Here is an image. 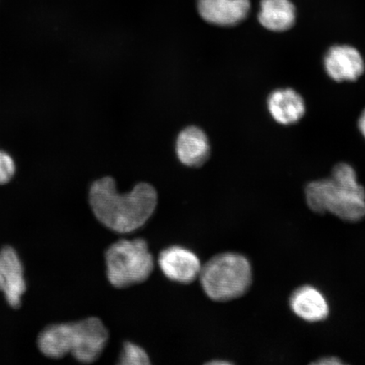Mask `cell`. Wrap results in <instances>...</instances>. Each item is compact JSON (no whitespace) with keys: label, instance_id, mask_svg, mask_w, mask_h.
<instances>
[{"label":"cell","instance_id":"obj_9","mask_svg":"<svg viewBox=\"0 0 365 365\" xmlns=\"http://www.w3.org/2000/svg\"><path fill=\"white\" fill-rule=\"evenodd\" d=\"M209 137L202 128L189 125L182 129L175 140L178 160L187 168L202 167L211 157Z\"/></svg>","mask_w":365,"mask_h":365},{"label":"cell","instance_id":"obj_13","mask_svg":"<svg viewBox=\"0 0 365 365\" xmlns=\"http://www.w3.org/2000/svg\"><path fill=\"white\" fill-rule=\"evenodd\" d=\"M258 20L269 31H286L296 21L295 7L290 0H262Z\"/></svg>","mask_w":365,"mask_h":365},{"label":"cell","instance_id":"obj_12","mask_svg":"<svg viewBox=\"0 0 365 365\" xmlns=\"http://www.w3.org/2000/svg\"><path fill=\"white\" fill-rule=\"evenodd\" d=\"M289 304L296 316L305 322H322L329 316V305L325 296L312 286L305 285L294 290Z\"/></svg>","mask_w":365,"mask_h":365},{"label":"cell","instance_id":"obj_8","mask_svg":"<svg viewBox=\"0 0 365 365\" xmlns=\"http://www.w3.org/2000/svg\"><path fill=\"white\" fill-rule=\"evenodd\" d=\"M323 62L327 76L336 82L357 81L365 71L361 53L349 45L332 46Z\"/></svg>","mask_w":365,"mask_h":365},{"label":"cell","instance_id":"obj_4","mask_svg":"<svg viewBox=\"0 0 365 365\" xmlns=\"http://www.w3.org/2000/svg\"><path fill=\"white\" fill-rule=\"evenodd\" d=\"M252 268L243 255L225 252L214 255L200 270L205 294L216 302H227L245 295L252 284Z\"/></svg>","mask_w":365,"mask_h":365},{"label":"cell","instance_id":"obj_16","mask_svg":"<svg viewBox=\"0 0 365 365\" xmlns=\"http://www.w3.org/2000/svg\"><path fill=\"white\" fill-rule=\"evenodd\" d=\"M312 364H319V365H341L344 364V361L339 358L333 357V356H327V357H323L317 360L312 363Z\"/></svg>","mask_w":365,"mask_h":365},{"label":"cell","instance_id":"obj_7","mask_svg":"<svg viewBox=\"0 0 365 365\" xmlns=\"http://www.w3.org/2000/svg\"><path fill=\"white\" fill-rule=\"evenodd\" d=\"M158 262L164 276L180 284H192L199 278L202 267L197 255L180 245L163 250Z\"/></svg>","mask_w":365,"mask_h":365},{"label":"cell","instance_id":"obj_14","mask_svg":"<svg viewBox=\"0 0 365 365\" xmlns=\"http://www.w3.org/2000/svg\"><path fill=\"white\" fill-rule=\"evenodd\" d=\"M149 355L140 346L127 341L123 344V350L118 364L120 365H145L150 364Z\"/></svg>","mask_w":365,"mask_h":365},{"label":"cell","instance_id":"obj_11","mask_svg":"<svg viewBox=\"0 0 365 365\" xmlns=\"http://www.w3.org/2000/svg\"><path fill=\"white\" fill-rule=\"evenodd\" d=\"M267 108L273 120L282 125L296 124L307 111L302 96L292 88L273 91L267 98Z\"/></svg>","mask_w":365,"mask_h":365},{"label":"cell","instance_id":"obj_10","mask_svg":"<svg viewBox=\"0 0 365 365\" xmlns=\"http://www.w3.org/2000/svg\"><path fill=\"white\" fill-rule=\"evenodd\" d=\"M196 10L202 19L213 26L232 27L248 16L250 0H196Z\"/></svg>","mask_w":365,"mask_h":365},{"label":"cell","instance_id":"obj_6","mask_svg":"<svg viewBox=\"0 0 365 365\" xmlns=\"http://www.w3.org/2000/svg\"><path fill=\"white\" fill-rule=\"evenodd\" d=\"M27 289L24 267L17 251L11 246L0 250V292L12 309H19Z\"/></svg>","mask_w":365,"mask_h":365},{"label":"cell","instance_id":"obj_15","mask_svg":"<svg viewBox=\"0 0 365 365\" xmlns=\"http://www.w3.org/2000/svg\"><path fill=\"white\" fill-rule=\"evenodd\" d=\"M16 171V162L13 155L0 148V186L9 184L15 177Z\"/></svg>","mask_w":365,"mask_h":365},{"label":"cell","instance_id":"obj_18","mask_svg":"<svg viewBox=\"0 0 365 365\" xmlns=\"http://www.w3.org/2000/svg\"><path fill=\"white\" fill-rule=\"evenodd\" d=\"M209 364H230L231 362L225 361V360H213L212 362H208Z\"/></svg>","mask_w":365,"mask_h":365},{"label":"cell","instance_id":"obj_5","mask_svg":"<svg viewBox=\"0 0 365 365\" xmlns=\"http://www.w3.org/2000/svg\"><path fill=\"white\" fill-rule=\"evenodd\" d=\"M107 277L118 289L143 284L154 270L155 262L147 240H120L105 251Z\"/></svg>","mask_w":365,"mask_h":365},{"label":"cell","instance_id":"obj_17","mask_svg":"<svg viewBox=\"0 0 365 365\" xmlns=\"http://www.w3.org/2000/svg\"><path fill=\"white\" fill-rule=\"evenodd\" d=\"M358 126L359 131L365 138V109L359 118Z\"/></svg>","mask_w":365,"mask_h":365},{"label":"cell","instance_id":"obj_2","mask_svg":"<svg viewBox=\"0 0 365 365\" xmlns=\"http://www.w3.org/2000/svg\"><path fill=\"white\" fill-rule=\"evenodd\" d=\"M304 193L314 212L331 213L348 222L365 218V189L359 184L357 173L349 163L336 164L328 179L310 182Z\"/></svg>","mask_w":365,"mask_h":365},{"label":"cell","instance_id":"obj_1","mask_svg":"<svg viewBox=\"0 0 365 365\" xmlns=\"http://www.w3.org/2000/svg\"><path fill=\"white\" fill-rule=\"evenodd\" d=\"M88 200L101 225L118 234H130L143 227L153 215L158 194L147 182H138L129 193H118L115 180L105 176L91 185Z\"/></svg>","mask_w":365,"mask_h":365},{"label":"cell","instance_id":"obj_3","mask_svg":"<svg viewBox=\"0 0 365 365\" xmlns=\"http://www.w3.org/2000/svg\"><path fill=\"white\" fill-rule=\"evenodd\" d=\"M109 331L98 317L48 326L40 332L38 346L45 357L53 359L71 354L82 364H93L101 357Z\"/></svg>","mask_w":365,"mask_h":365}]
</instances>
